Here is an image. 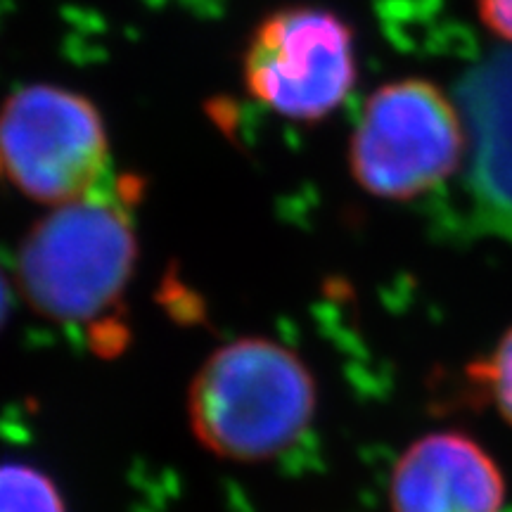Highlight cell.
I'll return each mask as SVG.
<instances>
[{"instance_id":"1","label":"cell","mask_w":512,"mask_h":512,"mask_svg":"<svg viewBox=\"0 0 512 512\" xmlns=\"http://www.w3.org/2000/svg\"><path fill=\"white\" fill-rule=\"evenodd\" d=\"M318 389L290 347L266 337L223 344L190 382L188 418L195 439L230 463H266L309 432Z\"/></svg>"},{"instance_id":"2","label":"cell","mask_w":512,"mask_h":512,"mask_svg":"<svg viewBox=\"0 0 512 512\" xmlns=\"http://www.w3.org/2000/svg\"><path fill=\"white\" fill-rule=\"evenodd\" d=\"M117 197L95 195L62 204L24 235L17 285L38 316L91 323L124 297L136 268L138 240Z\"/></svg>"},{"instance_id":"3","label":"cell","mask_w":512,"mask_h":512,"mask_svg":"<svg viewBox=\"0 0 512 512\" xmlns=\"http://www.w3.org/2000/svg\"><path fill=\"white\" fill-rule=\"evenodd\" d=\"M467 150L460 110L430 81L377 88L349 147L356 183L384 200H411L453 176Z\"/></svg>"},{"instance_id":"4","label":"cell","mask_w":512,"mask_h":512,"mask_svg":"<svg viewBox=\"0 0 512 512\" xmlns=\"http://www.w3.org/2000/svg\"><path fill=\"white\" fill-rule=\"evenodd\" d=\"M110 162L107 128L98 107L60 86H29L0 110V174L31 200H83Z\"/></svg>"},{"instance_id":"5","label":"cell","mask_w":512,"mask_h":512,"mask_svg":"<svg viewBox=\"0 0 512 512\" xmlns=\"http://www.w3.org/2000/svg\"><path fill=\"white\" fill-rule=\"evenodd\" d=\"M356 74L354 34L342 17L323 8L275 10L247 43V91L297 121H320L335 112Z\"/></svg>"},{"instance_id":"6","label":"cell","mask_w":512,"mask_h":512,"mask_svg":"<svg viewBox=\"0 0 512 512\" xmlns=\"http://www.w3.org/2000/svg\"><path fill=\"white\" fill-rule=\"evenodd\" d=\"M389 501L392 512H501L505 482L477 441L460 432H434L403 451Z\"/></svg>"},{"instance_id":"7","label":"cell","mask_w":512,"mask_h":512,"mask_svg":"<svg viewBox=\"0 0 512 512\" xmlns=\"http://www.w3.org/2000/svg\"><path fill=\"white\" fill-rule=\"evenodd\" d=\"M458 100L475 202L494 228L512 235V53L479 64Z\"/></svg>"},{"instance_id":"8","label":"cell","mask_w":512,"mask_h":512,"mask_svg":"<svg viewBox=\"0 0 512 512\" xmlns=\"http://www.w3.org/2000/svg\"><path fill=\"white\" fill-rule=\"evenodd\" d=\"M0 512H67V505L46 472L27 463H3Z\"/></svg>"},{"instance_id":"9","label":"cell","mask_w":512,"mask_h":512,"mask_svg":"<svg viewBox=\"0 0 512 512\" xmlns=\"http://www.w3.org/2000/svg\"><path fill=\"white\" fill-rule=\"evenodd\" d=\"M470 373L479 387H484L494 399L498 413L512 425V328L484 361H477L470 368Z\"/></svg>"},{"instance_id":"10","label":"cell","mask_w":512,"mask_h":512,"mask_svg":"<svg viewBox=\"0 0 512 512\" xmlns=\"http://www.w3.org/2000/svg\"><path fill=\"white\" fill-rule=\"evenodd\" d=\"M477 5L486 27L512 41V0H477Z\"/></svg>"},{"instance_id":"11","label":"cell","mask_w":512,"mask_h":512,"mask_svg":"<svg viewBox=\"0 0 512 512\" xmlns=\"http://www.w3.org/2000/svg\"><path fill=\"white\" fill-rule=\"evenodd\" d=\"M10 316V287L5 283L3 273H0V328Z\"/></svg>"}]
</instances>
